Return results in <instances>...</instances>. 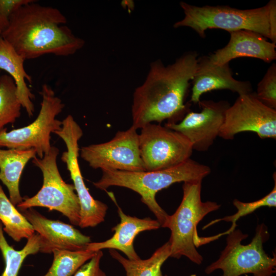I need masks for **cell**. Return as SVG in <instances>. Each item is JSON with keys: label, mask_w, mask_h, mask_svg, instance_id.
Returning <instances> with one entry per match:
<instances>
[{"label": "cell", "mask_w": 276, "mask_h": 276, "mask_svg": "<svg viewBox=\"0 0 276 276\" xmlns=\"http://www.w3.org/2000/svg\"><path fill=\"white\" fill-rule=\"evenodd\" d=\"M197 63L196 51L186 52L167 66L159 59L152 62L145 81L133 93L132 126L137 129L153 122L182 119L189 112L185 100Z\"/></svg>", "instance_id": "cell-1"}, {"label": "cell", "mask_w": 276, "mask_h": 276, "mask_svg": "<svg viewBox=\"0 0 276 276\" xmlns=\"http://www.w3.org/2000/svg\"><path fill=\"white\" fill-rule=\"evenodd\" d=\"M66 21L58 9L35 1L13 13L1 36L25 60L48 54L68 56L82 48L85 41L74 35Z\"/></svg>", "instance_id": "cell-2"}, {"label": "cell", "mask_w": 276, "mask_h": 276, "mask_svg": "<svg viewBox=\"0 0 276 276\" xmlns=\"http://www.w3.org/2000/svg\"><path fill=\"white\" fill-rule=\"evenodd\" d=\"M185 16L176 22L175 28L186 27L202 38L208 29H220L228 32L248 30L257 33L276 43V1L250 9H239L228 6H196L181 2Z\"/></svg>", "instance_id": "cell-3"}, {"label": "cell", "mask_w": 276, "mask_h": 276, "mask_svg": "<svg viewBox=\"0 0 276 276\" xmlns=\"http://www.w3.org/2000/svg\"><path fill=\"white\" fill-rule=\"evenodd\" d=\"M211 171L208 166L189 158L178 165L160 170H102L101 178L93 185L103 190L111 186H118L138 193L142 202L153 213L162 226L169 215L156 201V193L176 182L202 181Z\"/></svg>", "instance_id": "cell-4"}, {"label": "cell", "mask_w": 276, "mask_h": 276, "mask_svg": "<svg viewBox=\"0 0 276 276\" xmlns=\"http://www.w3.org/2000/svg\"><path fill=\"white\" fill-rule=\"evenodd\" d=\"M201 182L183 183L180 204L162 226L171 231L170 257L179 259L185 256L198 265L201 264L203 258L196 249L201 245L197 226L207 214L221 206L216 202L201 200Z\"/></svg>", "instance_id": "cell-5"}, {"label": "cell", "mask_w": 276, "mask_h": 276, "mask_svg": "<svg viewBox=\"0 0 276 276\" xmlns=\"http://www.w3.org/2000/svg\"><path fill=\"white\" fill-rule=\"evenodd\" d=\"M226 245L219 258L207 266L205 272L209 274L221 269L222 276H240L252 274L253 276H271L275 272L276 257H271L265 252L263 243L269 237L266 226L264 224L257 225L256 234L249 244L242 241L248 235L240 229L229 233Z\"/></svg>", "instance_id": "cell-6"}, {"label": "cell", "mask_w": 276, "mask_h": 276, "mask_svg": "<svg viewBox=\"0 0 276 276\" xmlns=\"http://www.w3.org/2000/svg\"><path fill=\"white\" fill-rule=\"evenodd\" d=\"M58 148L51 147L43 157L33 158L32 163L40 169L43 183L40 190L34 196L23 199L17 207L23 211L35 206L56 210L66 217L70 222L79 225L80 206L74 186L62 179L57 164Z\"/></svg>", "instance_id": "cell-7"}, {"label": "cell", "mask_w": 276, "mask_h": 276, "mask_svg": "<svg viewBox=\"0 0 276 276\" xmlns=\"http://www.w3.org/2000/svg\"><path fill=\"white\" fill-rule=\"evenodd\" d=\"M40 94L42 101L36 119L21 128L7 131H0V147L20 150L34 149L41 158L51 148V133L60 129L62 121L56 119L64 104L47 84L42 85Z\"/></svg>", "instance_id": "cell-8"}, {"label": "cell", "mask_w": 276, "mask_h": 276, "mask_svg": "<svg viewBox=\"0 0 276 276\" xmlns=\"http://www.w3.org/2000/svg\"><path fill=\"white\" fill-rule=\"evenodd\" d=\"M54 133L66 145V151L63 152L61 159L66 165L79 201L80 220L78 226L81 228L95 227L105 220L108 208L92 197L83 180L78 163V142L83 135V131L73 117L69 114L62 121L60 129Z\"/></svg>", "instance_id": "cell-9"}, {"label": "cell", "mask_w": 276, "mask_h": 276, "mask_svg": "<svg viewBox=\"0 0 276 276\" xmlns=\"http://www.w3.org/2000/svg\"><path fill=\"white\" fill-rule=\"evenodd\" d=\"M141 157L145 171L163 170L190 158L191 143L181 133L153 123L141 128L139 134Z\"/></svg>", "instance_id": "cell-10"}, {"label": "cell", "mask_w": 276, "mask_h": 276, "mask_svg": "<svg viewBox=\"0 0 276 276\" xmlns=\"http://www.w3.org/2000/svg\"><path fill=\"white\" fill-rule=\"evenodd\" d=\"M79 151L81 158L94 169L145 171L140 155L139 133L132 126L118 131L108 142L83 146Z\"/></svg>", "instance_id": "cell-11"}, {"label": "cell", "mask_w": 276, "mask_h": 276, "mask_svg": "<svg viewBox=\"0 0 276 276\" xmlns=\"http://www.w3.org/2000/svg\"><path fill=\"white\" fill-rule=\"evenodd\" d=\"M244 131L254 132L262 139L276 138V109L264 104L252 92L239 96L227 108L219 136L233 140Z\"/></svg>", "instance_id": "cell-12"}, {"label": "cell", "mask_w": 276, "mask_h": 276, "mask_svg": "<svg viewBox=\"0 0 276 276\" xmlns=\"http://www.w3.org/2000/svg\"><path fill=\"white\" fill-rule=\"evenodd\" d=\"M199 112H188L179 123H166L165 126L184 135L193 150L207 151L219 136L226 110L231 105L227 101H200Z\"/></svg>", "instance_id": "cell-13"}, {"label": "cell", "mask_w": 276, "mask_h": 276, "mask_svg": "<svg viewBox=\"0 0 276 276\" xmlns=\"http://www.w3.org/2000/svg\"><path fill=\"white\" fill-rule=\"evenodd\" d=\"M21 212L40 237L41 252L50 254L57 249L72 251L86 249L87 244L91 242L89 236L83 235L73 226L49 219L33 208Z\"/></svg>", "instance_id": "cell-14"}, {"label": "cell", "mask_w": 276, "mask_h": 276, "mask_svg": "<svg viewBox=\"0 0 276 276\" xmlns=\"http://www.w3.org/2000/svg\"><path fill=\"white\" fill-rule=\"evenodd\" d=\"M192 81L190 101L194 104H198L202 94L214 90L227 89L239 96L252 93L250 82L239 81L233 77L229 63L215 64L208 56L198 58L197 67Z\"/></svg>", "instance_id": "cell-15"}, {"label": "cell", "mask_w": 276, "mask_h": 276, "mask_svg": "<svg viewBox=\"0 0 276 276\" xmlns=\"http://www.w3.org/2000/svg\"><path fill=\"white\" fill-rule=\"evenodd\" d=\"M230 39L223 48L208 56L215 64L229 63L233 59L247 57L270 63L276 59V45L261 35L248 30L229 32Z\"/></svg>", "instance_id": "cell-16"}, {"label": "cell", "mask_w": 276, "mask_h": 276, "mask_svg": "<svg viewBox=\"0 0 276 276\" xmlns=\"http://www.w3.org/2000/svg\"><path fill=\"white\" fill-rule=\"evenodd\" d=\"M117 205L120 222L112 228V231H114L112 236L104 241L91 242L87 244L86 249L93 251L103 249L119 250L129 260L140 259L134 248V239L140 233L157 229L161 225L157 220L149 217L142 219L127 215L120 206Z\"/></svg>", "instance_id": "cell-17"}, {"label": "cell", "mask_w": 276, "mask_h": 276, "mask_svg": "<svg viewBox=\"0 0 276 276\" xmlns=\"http://www.w3.org/2000/svg\"><path fill=\"white\" fill-rule=\"evenodd\" d=\"M26 60L0 35V70L5 71L13 79L17 98L29 117L33 116L34 95L28 87L26 81L32 83V77L26 71Z\"/></svg>", "instance_id": "cell-18"}, {"label": "cell", "mask_w": 276, "mask_h": 276, "mask_svg": "<svg viewBox=\"0 0 276 276\" xmlns=\"http://www.w3.org/2000/svg\"><path fill=\"white\" fill-rule=\"evenodd\" d=\"M37 155L34 149H0V180L9 192V199L14 205L21 202L19 181L28 162Z\"/></svg>", "instance_id": "cell-19"}, {"label": "cell", "mask_w": 276, "mask_h": 276, "mask_svg": "<svg viewBox=\"0 0 276 276\" xmlns=\"http://www.w3.org/2000/svg\"><path fill=\"white\" fill-rule=\"evenodd\" d=\"M109 252L123 266L126 276H164L161 268L166 260L170 257V244L168 241L145 260H129L115 249H109Z\"/></svg>", "instance_id": "cell-20"}, {"label": "cell", "mask_w": 276, "mask_h": 276, "mask_svg": "<svg viewBox=\"0 0 276 276\" xmlns=\"http://www.w3.org/2000/svg\"><path fill=\"white\" fill-rule=\"evenodd\" d=\"M0 221L3 231L16 242L28 239L35 233L31 224L12 203L1 185Z\"/></svg>", "instance_id": "cell-21"}, {"label": "cell", "mask_w": 276, "mask_h": 276, "mask_svg": "<svg viewBox=\"0 0 276 276\" xmlns=\"http://www.w3.org/2000/svg\"><path fill=\"white\" fill-rule=\"evenodd\" d=\"M0 221V250L5 262V268L1 276H18L22 264L27 256L39 251L40 238L34 233L28 239L25 246L21 250L15 249L7 242Z\"/></svg>", "instance_id": "cell-22"}, {"label": "cell", "mask_w": 276, "mask_h": 276, "mask_svg": "<svg viewBox=\"0 0 276 276\" xmlns=\"http://www.w3.org/2000/svg\"><path fill=\"white\" fill-rule=\"evenodd\" d=\"M96 252L87 249L77 251L55 249L52 252L54 257L52 264L42 276H73Z\"/></svg>", "instance_id": "cell-23"}, {"label": "cell", "mask_w": 276, "mask_h": 276, "mask_svg": "<svg viewBox=\"0 0 276 276\" xmlns=\"http://www.w3.org/2000/svg\"><path fill=\"white\" fill-rule=\"evenodd\" d=\"M273 177L274 181V187L271 192L267 195L258 200L249 202H244L237 199H235L233 201V203L237 210L236 213L232 215L227 216L222 218L213 220L203 227V229L206 228L209 226L221 221L232 222L231 227L225 232L220 233L214 236L208 237L209 242L216 240L222 236L227 235L234 231L237 226L236 222L241 217L250 214L262 206H276L275 173L273 174Z\"/></svg>", "instance_id": "cell-24"}, {"label": "cell", "mask_w": 276, "mask_h": 276, "mask_svg": "<svg viewBox=\"0 0 276 276\" xmlns=\"http://www.w3.org/2000/svg\"><path fill=\"white\" fill-rule=\"evenodd\" d=\"M21 107L13 79L8 74L1 75L0 131L5 126L14 123L20 117Z\"/></svg>", "instance_id": "cell-25"}, {"label": "cell", "mask_w": 276, "mask_h": 276, "mask_svg": "<svg viewBox=\"0 0 276 276\" xmlns=\"http://www.w3.org/2000/svg\"><path fill=\"white\" fill-rule=\"evenodd\" d=\"M257 98L268 107L276 109V64H272L262 80L258 83Z\"/></svg>", "instance_id": "cell-26"}, {"label": "cell", "mask_w": 276, "mask_h": 276, "mask_svg": "<svg viewBox=\"0 0 276 276\" xmlns=\"http://www.w3.org/2000/svg\"><path fill=\"white\" fill-rule=\"evenodd\" d=\"M34 0H0V30L2 33L9 26L10 17L17 9Z\"/></svg>", "instance_id": "cell-27"}, {"label": "cell", "mask_w": 276, "mask_h": 276, "mask_svg": "<svg viewBox=\"0 0 276 276\" xmlns=\"http://www.w3.org/2000/svg\"><path fill=\"white\" fill-rule=\"evenodd\" d=\"M103 255L102 250L97 251L95 255L82 265L73 276H107L100 265Z\"/></svg>", "instance_id": "cell-28"}, {"label": "cell", "mask_w": 276, "mask_h": 276, "mask_svg": "<svg viewBox=\"0 0 276 276\" xmlns=\"http://www.w3.org/2000/svg\"><path fill=\"white\" fill-rule=\"evenodd\" d=\"M1 33H2V32H1V31L0 30V35H1Z\"/></svg>", "instance_id": "cell-29"}, {"label": "cell", "mask_w": 276, "mask_h": 276, "mask_svg": "<svg viewBox=\"0 0 276 276\" xmlns=\"http://www.w3.org/2000/svg\"><path fill=\"white\" fill-rule=\"evenodd\" d=\"M164 276H168V275L166 274V275H165Z\"/></svg>", "instance_id": "cell-30"}]
</instances>
